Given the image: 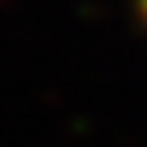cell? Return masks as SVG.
<instances>
[{
    "mask_svg": "<svg viewBox=\"0 0 147 147\" xmlns=\"http://www.w3.org/2000/svg\"><path fill=\"white\" fill-rule=\"evenodd\" d=\"M139 8H143V16H147V0H139Z\"/></svg>",
    "mask_w": 147,
    "mask_h": 147,
    "instance_id": "cell-1",
    "label": "cell"
}]
</instances>
